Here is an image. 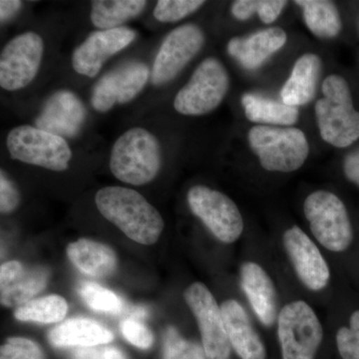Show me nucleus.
<instances>
[{
    "instance_id": "29",
    "label": "nucleus",
    "mask_w": 359,
    "mask_h": 359,
    "mask_svg": "<svg viewBox=\"0 0 359 359\" xmlns=\"http://www.w3.org/2000/svg\"><path fill=\"white\" fill-rule=\"evenodd\" d=\"M82 299L93 311L118 313L122 311L123 302L119 295L95 283L83 282L78 289Z\"/></svg>"
},
{
    "instance_id": "6",
    "label": "nucleus",
    "mask_w": 359,
    "mask_h": 359,
    "mask_svg": "<svg viewBox=\"0 0 359 359\" xmlns=\"http://www.w3.org/2000/svg\"><path fill=\"white\" fill-rule=\"evenodd\" d=\"M283 359H314L323 339L318 316L306 302H290L278 316Z\"/></svg>"
},
{
    "instance_id": "36",
    "label": "nucleus",
    "mask_w": 359,
    "mask_h": 359,
    "mask_svg": "<svg viewBox=\"0 0 359 359\" xmlns=\"http://www.w3.org/2000/svg\"><path fill=\"white\" fill-rule=\"evenodd\" d=\"M72 359H129L126 354L114 346H96L80 347L73 353Z\"/></svg>"
},
{
    "instance_id": "15",
    "label": "nucleus",
    "mask_w": 359,
    "mask_h": 359,
    "mask_svg": "<svg viewBox=\"0 0 359 359\" xmlns=\"http://www.w3.org/2000/svg\"><path fill=\"white\" fill-rule=\"evenodd\" d=\"M136 37V32L128 27L91 33L75 49L72 56L73 68L84 76H96L108 59L128 47Z\"/></svg>"
},
{
    "instance_id": "2",
    "label": "nucleus",
    "mask_w": 359,
    "mask_h": 359,
    "mask_svg": "<svg viewBox=\"0 0 359 359\" xmlns=\"http://www.w3.org/2000/svg\"><path fill=\"white\" fill-rule=\"evenodd\" d=\"M323 93L314 109L321 138L337 148L353 145L359 139V112L354 109L348 83L339 75H330Z\"/></svg>"
},
{
    "instance_id": "30",
    "label": "nucleus",
    "mask_w": 359,
    "mask_h": 359,
    "mask_svg": "<svg viewBox=\"0 0 359 359\" xmlns=\"http://www.w3.org/2000/svg\"><path fill=\"white\" fill-rule=\"evenodd\" d=\"M164 359H207L204 347L187 340L175 327L168 328L165 337Z\"/></svg>"
},
{
    "instance_id": "28",
    "label": "nucleus",
    "mask_w": 359,
    "mask_h": 359,
    "mask_svg": "<svg viewBox=\"0 0 359 359\" xmlns=\"http://www.w3.org/2000/svg\"><path fill=\"white\" fill-rule=\"evenodd\" d=\"M287 4L283 0H238L231 6V14L238 20H248L257 13L264 25H269L276 20Z\"/></svg>"
},
{
    "instance_id": "23",
    "label": "nucleus",
    "mask_w": 359,
    "mask_h": 359,
    "mask_svg": "<svg viewBox=\"0 0 359 359\" xmlns=\"http://www.w3.org/2000/svg\"><path fill=\"white\" fill-rule=\"evenodd\" d=\"M67 257L82 273L94 278L112 275L117 266L114 250L102 243L80 238L68 245Z\"/></svg>"
},
{
    "instance_id": "38",
    "label": "nucleus",
    "mask_w": 359,
    "mask_h": 359,
    "mask_svg": "<svg viewBox=\"0 0 359 359\" xmlns=\"http://www.w3.org/2000/svg\"><path fill=\"white\" fill-rule=\"evenodd\" d=\"M22 2L18 0H1L0 1V20L1 22L8 21L20 11Z\"/></svg>"
},
{
    "instance_id": "4",
    "label": "nucleus",
    "mask_w": 359,
    "mask_h": 359,
    "mask_svg": "<svg viewBox=\"0 0 359 359\" xmlns=\"http://www.w3.org/2000/svg\"><path fill=\"white\" fill-rule=\"evenodd\" d=\"M249 143L266 171H297L309 154L308 139L302 130L297 128L257 125L250 130Z\"/></svg>"
},
{
    "instance_id": "17",
    "label": "nucleus",
    "mask_w": 359,
    "mask_h": 359,
    "mask_svg": "<svg viewBox=\"0 0 359 359\" xmlns=\"http://www.w3.org/2000/svg\"><path fill=\"white\" fill-rule=\"evenodd\" d=\"M86 119V109L79 97L68 90L56 92L46 101L35 121L36 128L49 133L73 138Z\"/></svg>"
},
{
    "instance_id": "18",
    "label": "nucleus",
    "mask_w": 359,
    "mask_h": 359,
    "mask_svg": "<svg viewBox=\"0 0 359 359\" xmlns=\"http://www.w3.org/2000/svg\"><path fill=\"white\" fill-rule=\"evenodd\" d=\"M224 327L231 348L241 359H266V351L249 314L235 299H228L221 306Z\"/></svg>"
},
{
    "instance_id": "5",
    "label": "nucleus",
    "mask_w": 359,
    "mask_h": 359,
    "mask_svg": "<svg viewBox=\"0 0 359 359\" xmlns=\"http://www.w3.org/2000/svg\"><path fill=\"white\" fill-rule=\"evenodd\" d=\"M304 216L311 233L321 245L330 252H341L351 247L353 226L341 200L327 191H316L306 197Z\"/></svg>"
},
{
    "instance_id": "19",
    "label": "nucleus",
    "mask_w": 359,
    "mask_h": 359,
    "mask_svg": "<svg viewBox=\"0 0 359 359\" xmlns=\"http://www.w3.org/2000/svg\"><path fill=\"white\" fill-rule=\"evenodd\" d=\"M241 285L259 320L273 327L278 316V295L271 276L259 264L247 262L241 268Z\"/></svg>"
},
{
    "instance_id": "14",
    "label": "nucleus",
    "mask_w": 359,
    "mask_h": 359,
    "mask_svg": "<svg viewBox=\"0 0 359 359\" xmlns=\"http://www.w3.org/2000/svg\"><path fill=\"white\" fill-rule=\"evenodd\" d=\"M283 245L304 287L313 292L327 287L330 278V266L320 250L301 228L294 226L285 231Z\"/></svg>"
},
{
    "instance_id": "1",
    "label": "nucleus",
    "mask_w": 359,
    "mask_h": 359,
    "mask_svg": "<svg viewBox=\"0 0 359 359\" xmlns=\"http://www.w3.org/2000/svg\"><path fill=\"white\" fill-rule=\"evenodd\" d=\"M97 209L129 238L153 245L164 230V219L141 194L124 187H105L95 196Z\"/></svg>"
},
{
    "instance_id": "16",
    "label": "nucleus",
    "mask_w": 359,
    "mask_h": 359,
    "mask_svg": "<svg viewBox=\"0 0 359 359\" xmlns=\"http://www.w3.org/2000/svg\"><path fill=\"white\" fill-rule=\"evenodd\" d=\"M49 271L44 266H27L13 261L0 268V301L7 308H18L32 301L46 287Z\"/></svg>"
},
{
    "instance_id": "25",
    "label": "nucleus",
    "mask_w": 359,
    "mask_h": 359,
    "mask_svg": "<svg viewBox=\"0 0 359 359\" xmlns=\"http://www.w3.org/2000/svg\"><path fill=\"white\" fill-rule=\"evenodd\" d=\"M144 0H95L91 6V21L102 30L114 29L144 11Z\"/></svg>"
},
{
    "instance_id": "20",
    "label": "nucleus",
    "mask_w": 359,
    "mask_h": 359,
    "mask_svg": "<svg viewBox=\"0 0 359 359\" xmlns=\"http://www.w3.org/2000/svg\"><path fill=\"white\" fill-rule=\"evenodd\" d=\"M287 39V33L282 28H266L247 37L231 39L228 52L243 67L256 69L283 48Z\"/></svg>"
},
{
    "instance_id": "11",
    "label": "nucleus",
    "mask_w": 359,
    "mask_h": 359,
    "mask_svg": "<svg viewBox=\"0 0 359 359\" xmlns=\"http://www.w3.org/2000/svg\"><path fill=\"white\" fill-rule=\"evenodd\" d=\"M44 42L34 32H26L11 39L0 56V86L16 91L28 86L41 65Z\"/></svg>"
},
{
    "instance_id": "21",
    "label": "nucleus",
    "mask_w": 359,
    "mask_h": 359,
    "mask_svg": "<svg viewBox=\"0 0 359 359\" xmlns=\"http://www.w3.org/2000/svg\"><path fill=\"white\" fill-rule=\"evenodd\" d=\"M114 339L111 330L89 318H70L52 328L49 342L55 347H91L102 346Z\"/></svg>"
},
{
    "instance_id": "3",
    "label": "nucleus",
    "mask_w": 359,
    "mask_h": 359,
    "mask_svg": "<svg viewBox=\"0 0 359 359\" xmlns=\"http://www.w3.org/2000/svg\"><path fill=\"white\" fill-rule=\"evenodd\" d=\"M157 138L142 128H132L116 140L109 166L116 178L130 185L142 186L157 177L161 168Z\"/></svg>"
},
{
    "instance_id": "32",
    "label": "nucleus",
    "mask_w": 359,
    "mask_h": 359,
    "mask_svg": "<svg viewBox=\"0 0 359 359\" xmlns=\"http://www.w3.org/2000/svg\"><path fill=\"white\" fill-rule=\"evenodd\" d=\"M337 351L341 359H359V309L349 318V327L337 332Z\"/></svg>"
},
{
    "instance_id": "37",
    "label": "nucleus",
    "mask_w": 359,
    "mask_h": 359,
    "mask_svg": "<svg viewBox=\"0 0 359 359\" xmlns=\"http://www.w3.org/2000/svg\"><path fill=\"white\" fill-rule=\"evenodd\" d=\"M344 171L346 179L359 188V149L346 156L344 162Z\"/></svg>"
},
{
    "instance_id": "12",
    "label": "nucleus",
    "mask_w": 359,
    "mask_h": 359,
    "mask_svg": "<svg viewBox=\"0 0 359 359\" xmlns=\"http://www.w3.org/2000/svg\"><path fill=\"white\" fill-rule=\"evenodd\" d=\"M205 35L200 27L186 25L175 28L161 45L153 65L151 80L154 85L174 79L202 49Z\"/></svg>"
},
{
    "instance_id": "13",
    "label": "nucleus",
    "mask_w": 359,
    "mask_h": 359,
    "mask_svg": "<svg viewBox=\"0 0 359 359\" xmlns=\"http://www.w3.org/2000/svg\"><path fill=\"white\" fill-rule=\"evenodd\" d=\"M150 76L148 66L134 61L104 75L92 92L91 104L99 112H107L116 104L133 100L143 90Z\"/></svg>"
},
{
    "instance_id": "22",
    "label": "nucleus",
    "mask_w": 359,
    "mask_h": 359,
    "mask_svg": "<svg viewBox=\"0 0 359 359\" xmlns=\"http://www.w3.org/2000/svg\"><path fill=\"white\" fill-rule=\"evenodd\" d=\"M320 71L321 60L316 54L306 53L297 59L280 92L283 102L294 107L311 102L316 96Z\"/></svg>"
},
{
    "instance_id": "10",
    "label": "nucleus",
    "mask_w": 359,
    "mask_h": 359,
    "mask_svg": "<svg viewBox=\"0 0 359 359\" xmlns=\"http://www.w3.org/2000/svg\"><path fill=\"white\" fill-rule=\"evenodd\" d=\"M185 301L195 316L207 359H229L231 344L223 314L214 295L202 283H194L185 290Z\"/></svg>"
},
{
    "instance_id": "8",
    "label": "nucleus",
    "mask_w": 359,
    "mask_h": 359,
    "mask_svg": "<svg viewBox=\"0 0 359 359\" xmlns=\"http://www.w3.org/2000/svg\"><path fill=\"white\" fill-rule=\"evenodd\" d=\"M230 86L226 68L216 58H207L175 97L174 108L183 115L208 114L223 102Z\"/></svg>"
},
{
    "instance_id": "31",
    "label": "nucleus",
    "mask_w": 359,
    "mask_h": 359,
    "mask_svg": "<svg viewBox=\"0 0 359 359\" xmlns=\"http://www.w3.org/2000/svg\"><path fill=\"white\" fill-rule=\"evenodd\" d=\"M203 0H159L154 9V18L160 22H176L204 6Z\"/></svg>"
},
{
    "instance_id": "27",
    "label": "nucleus",
    "mask_w": 359,
    "mask_h": 359,
    "mask_svg": "<svg viewBox=\"0 0 359 359\" xmlns=\"http://www.w3.org/2000/svg\"><path fill=\"white\" fill-rule=\"evenodd\" d=\"M68 304L58 294L46 295L26 302L14 311L16 320L39 323H56L65 320Z\"/></svg>"
},
{
    "instance_id": "35",
    "label": "nucleus",
    "mask_w": 359,
    "mask_h": 359,
    "mask_svg": "<svg viewBox=\"0 0 359 359\" xmlns=\"http://www.w3.org/2000/svg\"><path fill=\"white\" fill-rule=\"evenodd\" d=\"M20 203V194L13 181L4 171L0 173V211L7 214L14 211Z\"/></svg>"
},
{
    "instance_id": "34",
    "label": "nucleus",
    "mask_w": 359,
    "mask_h": 359,
    "mask_svg": "<svg viewBox=\"0 0 359 359\" xmlns=\"http://www.w3.org/2000/svg\"><path fill=\"white\" fill-rule=\"evenodd\" d=\"M120 330L123 337L130 344L141 349H148L154 342V335L140 320L134 318H126L123 320Z\"/></svg>"
},
{
    "instance_id": "7",
    "label": "nucleus",
    "mask_w": 359,
    "mask_h": 359,
    "mask_svg": "<svg viewBox=\"0 0 359 359\" xmlns=\"http://www.w3.org/2000/svg\"><path fill=\"white\" fill-rule=\"evenodd\" d=\"M6 146L13 160L51 171H65L72 158V151L65 138L28 125L11 130L7 135Z\"/></svg>"
},
{
    "instance_id": "26",
    "label": "nucleus",
    "mask_w": 359,
    "mask_h": 359,
    "mask_svg": "<svg viewBox=\"0 0 359 359\" xmlns=\"http://www.w3.org/2000/svg\"><path fill=\"white\" fill-rule=\"evenodd\" d=\"M304 9L309 29L320 39H334L341 30V20L337 6L327 0H299Z\"/></svg>"
},
{
    "instance_id": "33",
    "label": "nucleus",
    "mask_w": 359,
    "mask_h": 359,
    "mask_svg": "<svg viewBox=\"0 0 359 359\" xmlns=\"http://www.w3.org/2000/svg\"><path fill=\"white\" fill-rule=\"evenodd\" d=\"M0 359H46L41 347L25 337L7 339L0 348Z\"/></svg>"
},
{
    "instance_id": "24",
    "label": "nucleus",
    "mask_w": 359,
    "mask_h": 359,
    "mask_svg": "<svg viewBox=\"0 0 359 359\" xmlns=\"http://www.w3.org/2000/svg\"><path fill=\"white\" fill-rule=\"evenodd\" d=\"M242 104L248 119L259 124L290 126L299 120L297 107L257 94H244Z\"/></svg>"
},
{
    "instance_id": "9",
    "label": "nucleus",
    "mask_w": 359,
    "mask_h": 359,
    "mask_svg": "<svg viewBox=\"0 0 359 359\" xmlns=\"http://www.w3.org/2000/svg\"><path fill=\"white\" fill-rule=\"evenodd\" d=\"M187 200L193 214L221 242L231 244L242 236L244 219L228 196L205 186H195L189 191Z\"/></svg>"
}]
</instances>
